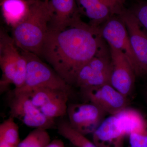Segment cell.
Listing matches in <instances>:
<instances>
[{"label": "cell", "instance_id": "1", "mask_svg": "<svg viewBox=\"0 0 147 147\" xmlns=\"http://www.w3.org/2000/svg\"><path fill=\"white\" fill-rule=\"evenodd\" d=\"M104 40L99 28L81 19L61 30L48 31L41 57L67 84L74 86L83 65L107 53Z\"/></svg>", "mask_w": 147, "mask_h": 147}, {"label": "cell", "instance_id": "2", "mask_svg": "<svg viewBox=\"0 0 147 147\" xmlns=\"http://www.w3.org/2000/svg\"><path fill=\"white\" fill-rule=\"evenodd\" d=\"M50 20L48 4L44 0L33 3L26 17L12 28L13 38L16 46L22 51L41 57Z\"/></svg>", "mask_w": 147, "mask_h": 147}, {"label": "cell", "instance_id": "3", "mask_svg": "<svg viewBox=\"0 0 147 147\" xmlns=\"http://www.w3.org/2000/svg\"><path fill=\"white\" fill-rule=\"evenodd\" d=\"M27 61V73L22 88L14 92H27L36 88H50L61 90L71 94V86L44 62L39 56L21 50Z\"/></svg>", "mask_w": 147, "mask_h": 147}, {"label": "cell", "instance_id": "4", "mask_svg": "<svg viewBox=\"0 0 147 147\" xmlns=\"http://www.w3.org/2000/svg\"><path fill=\"white\" fill-rule=\"evenodd\" d=\"M9 108L10 117L19 119L29 127L48 129L55 126V119L43 115L34 105L27 92H14Z\"/></svg>", "mask_w": 147, "mask_h": 147}, {"label": "cell", "instance_id": "5", "mask_svg": "<svg viewBox=\"0 0 147 147\" xmlns=\"http://www.w3.org/2000/svg\"><path fill=\"white\" fill-rule=\"evenodd\" d=\"M118 15L126 27L137 60L136 76H147V31L130 10L124 7Z\"/></svg>", "mask_w": 147, "mask_h": 147}, {"label": "cell", "instance_id": "6", "mask_svg": "<svg viewBox=\"0 0 147 147\" xmlns=\"http://www.w3.org/2000/svg\"><path fill=\"white\" fill-rule=\"evenodd\" d=\"M112 65L108 53L90 60L80 68L74 85L81 90L110 84Z\"/></svg>", "mask_w": 147, "mask_h": 147}, {"label": "cell", "instance_id": "7", "mask_svg": "<svg viewBox=\"0 0 147 147\" xmlns=\"http://www.w3.org/2000/svg\"><path fill=\"white\" fill-rule=\"evenodd\" d=\"M101 36L109 46L121 52L126 57L135 74L137 62L132 50L128 32L124 23L118 14L110 17L99 28Z\"/></svg>", "mask_w": 147, "mask_h": 147}, {"label": "cell", "instance_id": "8", "mask_svg": "<svg viewBox=\"0 0 147 147\" xmlns=\"http://www.w3.org/2000/svg\"><path fill=\"white\" fill-rule=\"evenodd\" d=\"M106 114L90 102L69 104L67 113L70 125L85 136L95 131Z\"/></svg>", "mask_w": 147, "mask_h": 147}, {"label": "cell", "instance_id": "9", "mask_svg": "<svg viewBox=\"0 0 147 147\" xmlns=\"http://www.w3.org/2000/svg\"><path fill=\"white\" fill-rule=\"evenodd\" d=\"M84 98L102 109L107 114L114 115L128 107V97L117 90L110 84L81 90Z\"/></svg>", "mask_w": 147, "mask_h": 147}, {"label": "cell", "instance_id": "10", "mask_svg": "<svg viewBox=\"0 0 147 147\" xmlns=\"http://www.w3.org/2000/svg\"><path fill=\"white\" fill-rule=\"evenodd\" d=\"M112 70L110 84L128 97L133 91L136 75L131 64L124 54L110 47Z\"/></svg>", "mask_w": 147, "mask_h": 147}, {"label": "cell", "instance_id": "11", "mask_svg": "<svg viewBox=\"0 0 147 147\" xmlns=\"http://www.w3.org/2000/svg\"><path fill=\"white\" fill-rule=\"evenodd\" d=\"M80 14L90 20L89 25L99 28L110 17L119 14L126 0H76Z\"/></svg>", "mask_w": 147, "mask_h": 147}, {"label": "cell", "instance_id": "12", "mask_svg": "<svg viewBox=\"0 0 147 147\" xmlns=\"http://www.w3.org/2000/svg\"><path fill=\"white\" fill-rule=\"evenodd\" d=\"M13 38L1 30L0 32V66L2 74L0 81L1 92L12 84L16 74L19 52Z\"/></svg>", "mask_w": 147, "mask_h": 147}, {"label": "cell", "instance_id": "13", "mask_svg": "<svg viewBox=\"0 0 147 147\" xmlns=\"http://www.w3.org/2000/svg\"><path fill=\"white\" fill-rule=\"evenodd\" d=\"M49 30H61L81 19L76 0H50Z\"/></svg>", "mask_w": 147, "mask_h": 147}, {"label": "cell", "instance_id": "14", "mask_svg": "<svg viewBox=\"0 0 147 147\" xmlns=\"http://www.w3.org/2000/svg\"><path fill=\"white\" fill-rule=\"evenodd\" d=\"M126 136L117 116L110 115L93 133V142L98 147H124Z\"/></svg>", "mask_w": 147, "mask_h": 147}, {"label": "cell", "instance_id": "15", "mask_svg": "<svg viewBox=\"0 0 147 147\" xmlns=\"http://www.w3.org/2000/svg\"><path fill=\"white\" fill-rule=\"evenodd\" d=\"M33 3L26 0H3L0 1L2 14L6 24L12 28L16 27L26 17Z\"/></svg>", "mask_w": 147, "mask_h": 147}, {"label": "cell", "instance_id": "16", "mask_svg": "<svg viewBox=\"0 0 147 147\" xmlns=\"http://www.w3.org/2000/svg\"><path fill=\"white\" fill-rule=\"evenodd\" d=\"M27 92L34 105L39 109L56 98L66 96H70V95L61 90L45 87L36 88Z\"/></svg>", "mask_w": 147, "mask_h": 147}, {"label": "cell", "instance_id": "17", "mask_svg": "<svg viewBox=\"0 0 147 147\" xmlns=\"http://www.w3.org/2000/svg\"><path fill=\"white\" fill-rule=\"evenodd\" d=\"M58 133L76 147H98L86 136L74 129L68 121L61 122L57 126Z\"/></svg>", "mask_w": 147, "mask_h": 147}, {"label": "cell", "instance_id": "18", "mask_svg": "<svg viewBox=\"0 0 147 147\" xmlns=\"http://www.w3.org/2000/svg\"><path fill=\"white\" fill-rule=\"evenodd\" d=\"M51 142L47 129L35 128L22 141L17 147H46Z\"/></svg>", "mask_w": 147, "mask_h": 147}, {"label": "cell", "instance_id": "19", "mask_svg": "<svg viewBox=\"0 0 147 147\" xmlns=\"http://www.w3.org/2000/svg\"><path fill=\"white\" fill-rule=\"evenodd\" d=\"M69 96L56 98L39 108L47 117L54 119L65 115L67 113Z\"/></svg>", "mask_w": 147, "mask_h": 147}, {"label": "cell", "instance_id": "20", "mask_svg": "<svg viewBox=\"0 0 147 147\" xmlns=\"http://www.w3.org/2000/svg\"><path fill=\"white\" fill-rule=\"evenodd\" d=\"M0 141L17 146L20 143L19 127L10 117L0 125Z\"/></svg>", "mask_w": 147, "mask_h": 147}, {"label": "cell", "instance_id": "21", "mask_svg": "<svg viewBox=\"0 0 147 147\" xmlns=\"http://www.w3.org/2000/svg\"><path fill=\"white\" fill-rule=\"evenodd\" d=\"M27 73V61L21 53L17 61V69L12 84L15 86V89L21 88L24 86Z\"/></svg>", "mask_w": 147, "mask_h": 147}, {"label": "cell", "instance_id": "22", "mask_svg": "<svg viewBox=\"0 0 147 147\" xmlns=\"http://www.w3.org/2000/svg\"><path fill=\"white\" fill-rule=\"evenodd\" d=\"M129 147H147V120L141 128L129 134Z\"/></svg>", "mask_w": 147, "mask_h": 147}, {"label": "cell", "instance_id": "23", "mask_svg": "<svg viewBox=\"0 0 147 147\" xmlns=\"http://www.w3.org/2000/svg\"><path fill=\"white\" fill-rule=\"evenodd\" d=\"M130 11L147 31V1L137 4Z\"/></svg>", "mask_w": 147, "mask_h": 147}, {"label": "cell", "instance_id": "24", "mask_svg": "<svg viewBox=\"0 0 147 147\" xmlns=\"http://www.w3.org/2000/svg\"><path fill=\"white\" fill-rule=\"evenodd\" d=\"M46 147H65L64 143L61 139H55L51 141Z\"/></svg>", "mask_w": 147, "mask_h": 147}, {"label": "cell", "instance_id": "25", "mask_svg": "<svg viewBox=\"0 0 147 147\" xmlns=\"http://www.w3.org/2000/svg\"><path fill=\"white\" fill-rule=\"evenodd\" d=\"M0 147H17L3 141H0Z\"/></svg>", "mask_w": 147, "mask_h": 147}, {"label": "cell", "instance_id": "26", "mask_svg": "<svg viewBox=\"0 0 147 147\" xmlns=\"http://www.w3.org/2000/svg\"><path fill=\"white\" fill-rule=\"evenodd\" d=\"M3 1V0H0V1ZM26 1L29 2L33 3L35 2H36V1H38V0H26Z\"/></svg>", "mask_w": 147, "mask_h": 147}, {"label": "cell", "instance_id": "27", "mask_svg": "<svg viewBox=\"0 0 147 147\" xmlns=\"http://www.w3.org/2000/svg\"><path fill=\"white\" fill-rule=\"evenodd\" d=\"M145 95H146V101L147 102V86L146 88V91H145Z\"/></svg>", "mask_w": 147, "mask_h": 147}, {"label": "cell", "instance_id": "28", "mask_svg": "<svg viewBox=\"0 0 147 147\" xmlns=\"http://www.w3.org/2000/svg\"><path fill=\"white\" fill-rule=\"evenodd\" d=\"M49 1H50V0H44V1L45 2V3L47 4H48V2H49Z\"/></svg>", "mask_w": 147, "mask_h": 147}]
</instances>
